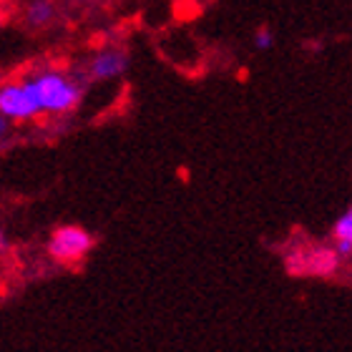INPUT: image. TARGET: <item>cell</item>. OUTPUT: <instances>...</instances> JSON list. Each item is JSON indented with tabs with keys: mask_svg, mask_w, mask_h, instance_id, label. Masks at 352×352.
Wrapping results in <instances>:
<instances>
[{
	"mask_svg": "<svg viewBox=\"0 0 352 352\" xmlns=\"http://www.w3.org/2000/svg\"><path fill=\"white\" fill-rule=\"evenodd\" d=\"M332 232H335V239H347V242H352V206L335 221V229H332Z\"/></svg>",
	"mask_w": 352,
	"mask_h": 352,
	"instance_id": "obj_6",
	"label": "cell"
},
{
	"mask_svg": "<svg viewBox=\"0 0 352 352\" xmlns=\"http://www.w3.org/2000/svg\"><path fill=\"white\" fill-rule=\"evenodd\" d=\"M126 68H129V53L124 48H116V45H106L88 58L86 74L94 81H113V78L126 74Z\"/></svg>",
	"mask_w": 352,
	"mask_h": 352,
	"instance_id": "obj_4",
	"label": "cell"
},
{
	"mask_svg": "<svg viewBox=\"0 0 352 352\" xmlns=\"http://www.w3.org/2000/svg\"><path fill=\"white\" fill-rule=\"evenodd\" d=\"M23 83L36 98L41 113H68L78 106L83 96V86L76 76L58 71V68H41L23 76Z\"/></svg>",
	"mask_w": 352,
	"mask_h": 352,
	"instance_id": "obj_1",
	"label": "cell"
},
{
	"mask_svg": "<svg viewBox=\"0 0 352 352\" xmlns=\"http://www.w3.org/2000/svg\"><path fill=\"white\" fill-rule=\"evenodd\" d=\"M94 236L81 227H60L53 232L48 242V254L56 262H78L91 252Z\"/></svg>",
	"mask_w": 352,
	"mask_h": 352,
	"instance_id": "obj_2",
	"label": "cell"
},
{
	"mask_svg": "<svg viewBox=\"0 0 352 352\" xmlns=\"http://www.w3.org/2000/svg\"><path fill=\"white\" fill-rule=\"evenodd\" d=\"M23 18L30 28H45L56 18V6L53 0H28L23 8Z\"/></svg>",
	"mask_w": 352,
	"mask_h": 352,
	"instance_id": "obj_5",
	"label": "cell"
},
{
	"mask_svg": "<svg viewBox=\"0 0 352 352\" xmlns=\"http://www.w3.org/2000/svg\"><path fill=\"white\" fill-rule=\"evenodd\" d=\"M335 252H338V257H347V254H352V242H347V239H335Z\"/></svg>",
	"mask_w": 352,
	"mask_h": 352,
	"instance_id": "obj_8",
	"label": "cell"
},
{
	"mask_svg": "<svg viewBox=\"0 0 352 352\" xmlns=\"http://www.w3.org/2000/svg\"><path fill=\"white\" fill-rule=\"evenodd\" d=\"M254 45H257L259 51H270L272 45H274V36H272L270 28H259L254 33Z\"/></svg>",
	"mask_w": 352,
	"mask_h": 352,
	"instance_id": "obj_7",
	"label": "cell"
},
{
	"mask_svg": "<svg viewBox=\"0 0 352 352\" xmlns=\"http://www.w3.org/2000/svg\"><path fill=\"white\" fill-rule=\"evenodd\" d=\"M0 113L8 121H30L41 113L36 98L28 91V86L23 83V78L0 86Z\"/></svg>",
	"mask_w": 352,
	"mask_h": 352,
	"instance_id": "obj_3",
	"label": "cell"
}]
</instances>
